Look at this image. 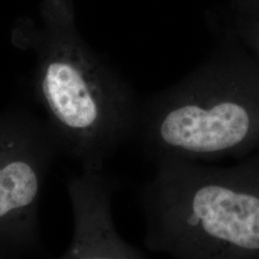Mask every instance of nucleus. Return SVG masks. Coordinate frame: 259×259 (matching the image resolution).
I'll list each match as a JSON object with an SVG mask.
<instances>
[{"label":"nucleus","mask_w":259,"mask_h":259,"mask_svg":"<svg viewBox=\"0 0 259 259\" xmlns=\"http://www.w3.org/2000/svg\"><path fill=\"white\" fill-rule=\"evenodd\" d=\"M11 39L34 55V97L60 153L82 170H103L134 140L140 102L131 83L81 36L72 0H40L37 17L16 20Z\"/></svg>","instance_id":"1"},{"label":"nucleus","mask_w":259,"mask_h":259,"mask_svg":"<svg viewBox=\"0 0 259 259\" xmlns=\"http://www.w3.org/2000/svg\"><path fill=\"white\" fill-rule=\"evenodd\" d=\"M259 75L221 33V44L177 83L140 102L134 140L156 163L180 158L213 162L241 149L252 135L250 97Z\"/></svg>","instance_id":"2"},{"label":"nucleus","mask_w":259,"mask_h":259,"mask_svg":"<svg viewBox=\"0 0 259 259\" xmlns=\"http://www.w3.org/2000/svg\"><path fill=\"white\" fill-rule=\"evenodd\" d=\"M154 164L139 191L145 249L177 259L259 251V194L235 170L180 158Z\"/></svg>","instance_id":"3"},{"label":"nucleus","mask_w":259,"mask_h":259,"mask_svg":"<svg viewBox=\"0 0 259 259\" xmlns=\"http://www.w3.org/2000/svg\"><path fill=\"white\" fill-rule=\"evenodd\" d=\"M60 155L46 119L25 108L0 112V258L40 249L41 188Z\"/></svg>","instance_id":"4"},{"label":"nucleus","mask_w":259,"mask_h":259,"mask_svg":"<svg viewBox=\"0 0 259 259\" xmlns=\"http://www.w3.org/2000/svg\"><path fill=\"white\" fill-rule=\"evenodd\" d=\"M118 181L103 170H83L67 184L74 216L72 241L62 258H146V253L123 239L111 214Z\"/></svg>","instance_id":"5"},{"label":"nucleus","mask_w":259,"mask_h":259,"mask_svg":"<svg viewBox=\"0 0 259 259\" xmlns=\"http://www.w3.org/2000/svg\"><path fill=\"white\" fill-rule=\"evenodd\" d=\"M222 32L259 56V0H229Z\"/></svg>","instance_id":"6"}]
</instances>
